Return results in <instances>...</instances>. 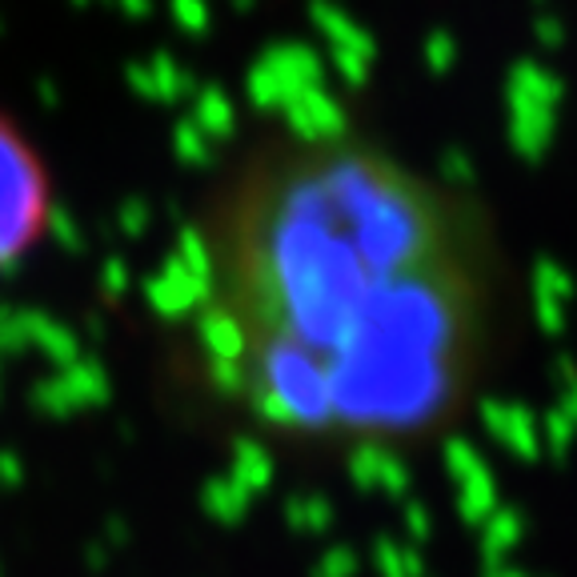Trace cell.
Masks as SVG:
<instances>
[{
	"label": "cell",
	"instance_id": "33",
	"mask_svg": "<svg viewBox=\"0 0 577 577\" xmlns=\"http://www.w3.org/2000/svg\"><path fill=\"white\" fill-rule=\"evenodd\" d=\"M489 577H522V574H505V569H493Z\"/></svg>",
	"mask_w": 577,
	"mask_h": 577
},
{
	"label": "cell",
	"instance_id": "4",
	"mask_svg": "<svg viewBox=\"0 0 577 577\" xmlns=\"http://www.w3.org/2000/svg\"><path fill=\"white\" fill-rule=\"evenodd\" d=\"M213 288L217 285L189 277L172 257H165V265H161L157 273L144 277L141 293H144V305H149L161 321H184L189 313H201V309L213 302Z\"/></svg>",
	"mask_w": 577,
	"mask_h": 577
},
{
	"label": "cell",
	"instance_id": "26",
	"mask_svg": "<svg viewBox=\"0 0 577 577\" xmlns=\"http://www.w3.org/2000/svg\"><path fill=\"white\" fill-rule=\"evenodd\" d=\"M132 285V269L125 257H105L101 261V288H105V297L108 302H120L125 293H129Z\"/></svg>",
	"mask_w": 577,
	"mask_h": 577
},
{
	"label": "cell",
	"instance_id": "3",
	"mask_svg": "<svg viewBox=\"0 0 577 577\" xmlns=\"http://www.w3.org/2000/svg\"><path fill=\"white\" fill-rule=\"evenodd\" d=\"M197 342L213 385L233 397L245 394V329L217 297L197 313Z\"/></svg>",
	"mask_w": 577,
	"mask_h": 577
},
{
	"label": "cell",
	"instance_id": "1",
	"mask_svg": "<svg viewBox=\"0 0 577 577\" xmlns=\"http://www.w3.org/2000/svg\"><path fill=\"white\" fill-rule=\"evenodd\" d=\"M245 401L285 433H421L461 394L473 285L453 209L345 137L269 149L229 213Z\"/></svg>",
	"mask_w": 577,
	"mask_h": 577
},
{
	"label": "cell",
	"instance_id": "22",
	"mask_svg": "<svg viewBox=\"0 0 577 577\" xmlns=\"http://www.w3.org/2000/svg\"><path fill=\"white\" fill-rule=\"evenodd\" d=\"M409 465L401 453H394V449H385V458H381V470H377V493H389V498H406L409 489Z\"/></svg>",
	"mask_w": 577,
	"mask_h": 577
},
{
	"label": "cell",
	"instance_id": "19",
	"mask_svg": "<svg viewBox=\"0 0 577 577\" xmlns=\"http://www.w3.org/2000/svg\"><path fill=\"white\" fill-rule=\"evenodd\" d=\"M44 229H49V236H53L68 257H80V253H85V229H80V221L65 209V205H49Z\"/></svg>",
	"mask_w": 577,
	"mask_h": 577
},
{
	"label": "cell",
	"instance_id": "11",
	"mask_svg": "<svg viewBox=\"0 0 577 577\" xmlns=\"http://www.w3.org/2000/svg\"><path fill=\"white\" fill-rule=\"evenodd\" d=\"M169 257L181 265L189 277L217 285V253H213V245L205 241V233H201L197 225H181V229H177V241H172Z\"/></svg>",
	"mask_w": 577,
	"mask_h": 577
},
{
	"label": "cell",
	"instance_id": "10",
	"mask_svg": "<svg viewBox=\"0 0 577 577\" xmlns=\"http://www.w3.org/2000/svg\"><path fill=\"white\" fill-rule=\"evenodd\" d=\"M249 505H253V498L236 486L229 473H217V477H209V482L201 486V510L209 513L217 525H241L245 522V513H249Z\"/></svg>",
	"mask_w": 577,
	"mask_h": 577
},
{
	"label": "cell",
	"instance_id": "25",
	"mask_svg": "<svg viewBox=\"0 0 577 577\" xmlns=\"http://www.w3.org/2000/svg\"><path fill=\"white\" fill-rule=\"evenodd\" d=\"M553 377H557V389H562L557 409L577 425V366L569 357H557V361H553Z\"/></svg>",
	"mask_w": 577,
	"mask_h": 577
},
{
	"label": "cell",
	"instance_id": "29",
	"mask_svg": "<svg viewBox=\"0 0 577 577\" xmlns=\"http://www.w3.org/2000/svg\"><path fill=\"white\" fill-rule=\"evenodd\" d=\"M201 120H205V129L213 132V137H233V108L225 105V101H217V97H209L205 101V108H201Z\"/></svg>",
	"mask_w": 577,
	"mask_h": 577
},
{
	"label": "cell",
	"instance_id": "27",
	"mask_svg": "<svg viewBox=\"0 0 577 577\" xmlns=\"http://www.w3.org/2000/svg\"><path fill=\"white\" fill-rule=\"evenodd\" d=\"M401 522H406V534L413 546H425L433 538V513L425 501H406V510H401Z\"/></svg>",
	"mask_w": 577,
	"mask_h": 577
},
{
	"label": "cell",
	"instance_id": "31",
	"mask_svg": "<svg viewBox=\"0 0 577 577\" xmlns=\"http://www.w3.org/2000/svg\"><path fill=\"white\" fill-rule=\"evenodd\" d=\"M0 482H4L9 489H16L21 482H25V465H21V458L9 453V449L0 453Z\"/></svg>",
	"mask_w": 577,
	"mask_h": 577
},
{
	"label": "cell",
	"instance_id": "8",
	"mask_svg": "<svg viewBox=\"0 0 577 577\" xmlns=\"http://www.w3.org/2000/svg\"><path fill=\"white\" fill-rule=\"evenodd\" d=\"M61 381H65V394L73 401V409H101L108 406V397H113V377H108V369L97 361V357H80L77 366L68 369H56Z\"/></svg>",
	"mask_w": 577,
	"mask_h": 577
},
{
	"label": "cell",
	"instance_id": "24",
	"mask_svg": "<svg viewBox=\"0 0 577 577\" xmlns=\"http://www.w3.org/2000/svg\"><path fill=\"white\" fill-rule=\"evenodd\" d=\"M149 225H153V209H149L141 197L125 201L117 209V233L129 236V241H141V236L149 233Z\"/></svg>",
	"mask_w": 577,
	"mask_h": 577
},
{
	"label": "cell",
	"instance_id": "2",
	"mask_svg": "<svg viewBox=\"0 0 577 577\" xmlns=\"http://www.w3.org/2000/svg\"><path fill=\"white\" fill-rule=\"evenodd\" d=\"M49 213V184L13 125L0 120V269H16L21 253L37 241Z\"/></svg>",
	"mask_w": 577,
	"mask_h": 577
},
{
	"label": "cell",
	"instance_id": "13",
	"mask_svg": "<svg viewBox=\"0 0 577 577\" xmlns=\"http://www.w3.org/2000/svg\"><path fill=\"white\" fill-rule=\"evenodd\" d=\"M281 513H285L288 529H297V534H325L329 525L337 522V510L325 493H293Z\"/></svg>",
	"mask_w": 577,
	"mask_h": 577
},
{
	"label": "cell",
	"instance_id": "9",
	"mask_svg": "<svg viewBox=\"0 0 577 577\" xmlns=\"http://www.w3.org/2000/svg\"><path fill=\"white\" fill-rule=\"evenodd\" d=\"M525 538V513L513 505H498L482 525V562L486 569H501V557H510Z\"/></svg>",
	"mask_w": 577,
	"mask_h": 577
},
{
	"label": "cell",
	"instance_id": "7",
	"mask_svg": "<svg viewBox=\"0 0 577 577\" xmlns=\"http://www.w3.org/2000/svg\"><path fill=\"white\" fill-rule=\"evenodd\" d=\"M229 477H233L249 498H261V493L273 489V477H277L273 453H269L261 441H253V437H233V465H229Z\"/></svg>",
	"mask_w": 577,
	"mask_h": 577
},
{
	"label": "cell",
	"instance_id": "32",
	"mask_svg": "<svg viewBox=\"0 0 577 577\" xmlns=\"http://www.w3.org/2000/svg\"><path fill=\"white\" fill-rule=\"evenodd\" d=\"M125 541H129V529H125V522H120V517H108V550H120V546H125Z\"/></svg>",
	"mask_w": 577,
	"mask_h": 577
},
{
	"label": "cell",
	"instance_id": "15",
	"mask_svg": "<svg viewBox=\"0 0 577 577\" xmlns=\"http://www.w3.org/2000/svg\"><path fill=\"white\" fill-rule=\"evenodd\" d=\"M538 429H541V453H550L553 461L569 458V449L577 441V425L565 418L562 409L557 406L546 409V418H538Z\"/></svg>",
	"mask_w": 577,
	"mask_h": 577
},
{
	"label": "cell",
	"instance_id": "12",
	"mask_svg": "<svg viewBox=\"0 0 577 577\" xmlns=\"http://www.w3.org/2000/svg\"><path fill=\"white\" fill-rule=\"evenodd\" d=\"M493 510H498V482H493V470L486 461L477 473L458 482V513L465 525H486V517Z\"/></svg>",
	"mask_w": 577,
	"mask_h": 577
},
{
	"label": "cell",
	"instance_id": "14",
	"mask_svg": "<svg viewBox=\"0 0 577 577\" xmlns=\"http://www.w3.org/2000/svg\"><path fill=\"white\" fill-rule=\"evenodd\" d=\"M373 569L377 577H425V557L413 546H397L394 538L373 541Z\"/></svg>",
	"mask_w": 577,
	"mask_h": 577
},
{
	"label": "cell",
	"instance_id": "28",
	"mask_svg": "<svg viewBox=\"0 0 577 577\" xmlns=\"http://www.w3.org/2000/svg\"><path fill=\"white\" fill-rule=\"evenodd\" d=\"M177 157L184 161V165H193V169H205V165H209V144L201 141V132L197 129H189V125H184L181 132H177Z\"/></svg>",
	"mask_w": 577,
	"mask_h": 577
},
{
	"label": "cell",
	"instance_id": "6",
	"mask_svg": "<svg viewBox=\"0 0 577 577\" xmlns=\"http://www.w3.org/2000/svg\"><path fill=\"white\" fill-rule=\"evenodd\" d=\"M28 342H33V354H40L44 361H53L56 369L77 366L80 357H85L77 329H68L65 321L40 313V309H28Z\"/></svg>",
	"mask_w": 577,
	"mask_h": 577
},
{
	"label": "cell",
	"instance_id": "16",
	"mask_svg": "<svg viewBox=\"0 0 577 577\" xmlns=\"http://www.w3.org/2000/svg\"><path fill=\"white\" fill-rule=\"evenodd\" d=\"M529 288H534V293H541V297H553V302H562V305H569L577 297L574 277L565 273V265H557L553 257H541V261L534 265Z\"/></svg>",
	"mask_w": 577,
	"mask_h": 577
},
{
	"label": "cell",
	"instance_id": "17",
	"mask_svg": "<svg viewBox=\"0 0 577 577\" xmlns=\"http://www.w3.org/2000/svg\"><path fill=\"white\" fill-rule=\"evenodd\" d=\"M381 458H385V446H377L373 437H361V446L349 453L345 470H349V482H354L361 493H377V470Z\"/></svg>",
	"mask_w": 577,
	"mask_h": 577
},
{
	"label": "cell",
	"instance_id": "30",
	"mask_svg": "<svg viewBox=\"0 0 577 577\" xmlns=\"http://www.w3.org/2000/svg\"><path fill=\"white\" fill-rule=\"evenodd\" d=\"M441 172H446V181L458 184V189H470V184H473V169L465 165V157H458V153L441 161Z\"/></svg>",
	"mask_w": 577,
	"mask_h": 577
},
{
	"label": "cell",
	"instance_id": "20",
	"mask_svg": "<svg viewBox=\"0 0 577 577\" xmlns=\"http://www.w3.org/2000/svg\"><path fill=\"white\" fill-rule=\"evenodd\" d=\"M441 465H446V473L453 482H465L470 473H477L486 465V458H482V449L473 446V441H465V437H449L446 449H441Z\"/></svg>",
	"mask_w": 577,
	"mask_h": 577
},
{
	"label": "cell",
	"instance_id": "21",
	"mask_svg": "<svg viewBox=\"0 0 577 577\" xmlns=\"http://www.w3.org/2000/svg\"><path fill=\"white\" fill-rule=\"evenodd\" d=\"M33 349L28 342V309H0V354L4 357H21Z\"/></svg>",
	"mask_w": 577,
	"mask_h": 577
},
{
	"label": "cell",
	"instance_id": "18",
	"mask_svg": "<svg viewBox=\"0 0 577 577\" xmlns=\"http://www.w3.org/2000/svg\"><path fill=\"white\" fill-rule=\"evenodd\" d=\"M28 401H33L37 413H44V418H53V421H65V418L77 413L73 401H68V394H65V381H61V373H53V377H40L37 385H33Z\"/></svg>",
	"mask_w": 577,
	"mask_h": 577
},
{
	"label": "cell",
	"instance_id": "5",
	"mask_svg": "<svg viewBox=\"0 0 577 577\" xmlns=\"http://www.w3.org/2000/svg\"><path fill=\"white\" fill-rule=\"evenodd\" d=\"M482 425H486L489 437H493L501 449H510L513 458H522V461L541 458L538 418H534V409L522 406V401H498V397H486V401H482Z\"/></svg>",
	"mask_w": 577,
	"mask_h": 577
},
{
	"label": "cell",
	"instance_id": "23",
	"mask_svg": "<svg viewBox=\"0 0 577 577\" xmlns=\"http://www.w3.org/2000/svg\"><path fill=\"white\" fill-rule=\"evenodd\" d=\"M357 569H361V557L349 546H329L313 562V577H357Z\"/></svg>",
	"mask_w": 577,
	"mask_h": 577
}]
</instances>
